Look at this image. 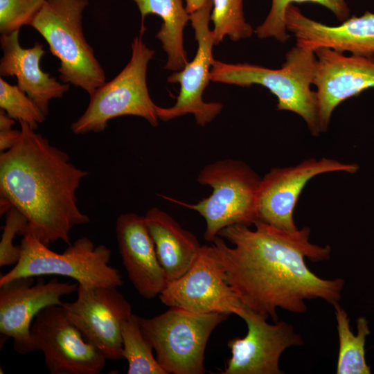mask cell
<instances>
[{
    "instance_id": "obj_20",
    "label": "cell",
    "mask_w": 374,
    "mask_h": 374,
    "mask_svg": "<svg viewBox=\"0 0 374 374\" xmlns=\"http://www.w3.org/2000/svg\"><path fill=\"white\" fill-rule=\"evenodd\" d=\"M145 219L168 283L179 278L197 258L202 247L199 240L171 215L157 207L149 209Z\"/></svg>"
},
{
    "instance_id": "obj_11",
    "label": "cell",
    "mask_w": 374,
    "mask_h": 374,
    "mask_svg": "<svg viewBox=\"0 0 374 374\" xmlns=\"http://www.w3.org/2000/svg\"><path fill=\"white\" fill-rule=\"evenodd\" d=\"M73 302H62L70 320L84 339L107 359H123L122 330L132 315V305L117 287L78 285Z\"/></svg>"
},
{
    "instance_id": "obj_15",
    "label": "cell",
    "mask_w": 374,
    "mask_h": 374,
    "mask_svg": "<svg viewBox=\"0 0 374 374\" xmlns=\"http://www.w3.org/2000/svg\"><path fill=\"white\" fill-rule=\"evenodd\" d=\"M247 335L228 341L231 357L221 374H281L279 366L283 353L292 346L303 344L302 337L284 321L269 323L267 318L249 310L242 318Z\"/></svg>"
},
{
    "instance_id": "obj_18",
    "label": "cell",
    "mask_w": 374,
    "mask_h": 374,
    "mask_svg": "<svg viewBox=\"0 0 374 374\" xmlns=\"http://www.w3.org/2000/svg\"><path fill=\"white\" fill-rule=\"evenodd\" d=\"M116 232L118 251L130 280L141 296L154 299L165 289L168 280L145 216L133 213L120 215Z\"/></svg>"
},
{
    "instance_id": "obj_25",
    "label": "cell",
    "mask_w": 374,
    "mask_h": 374,
    "mask_svg": "<svg viewBox=\"0 0 374 374\" xmlns=\"http://www.w3.org/2000/svg\"><path fill=\"white\" fill-rule=\"evenodd\" d=\"M311 2L329 9L340 21L350 15V9L346 0H272L271 7L263 23L255 30L260 39L273 37L285 43L290 37L285 25V12L289 5L293 3Z\"/></svg>"
},
{
    "instance_id": "obj_16",
    "label": "cell",
    "mask_w": 374,
    "mask_h": 374,
    "mask_svg": "<svg viewBox=\"0 0 374 374\" xmlns=\"http://www.w3.org/2000/svg\"><path fill=\"white\" fill-rule=\"evenodd\" d=\"M317 57L313 84L317 87L321 132L328 130L335 108L348 98L374 87V57L321 48Z\"/></svg>"
},
{
    "instance_id": "obj_22",
    "label": "cell",
    "mask_w": 374,
    "mask_h": 374,
    "mask_svg": "<svg viewBox=\"0 0 374 374\" xmlns=\"http://www.w3.org/2000/svg\"><path fill=\"white\" fill-rule=\"evenodd\" d=\"M335 308L337 330L339 338V353L336 373L337 374H370L371 370L366 359L365 344L371 330L364 317L357 320L355 335L350 325V318L339 303Z\"/></svg>"
},
{
    "instance_id": "obj_3",
    "label": "cell",
    "mask_w": 374,
    "mask_h": 374,
    "mask_svg": "<svg viewBox=\"0 0 374 374\" xmlns=\"http://www.w3.org/2000/svg\"><path fill=\"white\" fill-rule=\"evenodd\" d=\"M317 57L314 51L296 45L286 53L279 69L249 63L228 64L215 60L211 80L241 87L258 84L266 87L278 99L277 109L294 112L306 123L310 133L321 132L318 101L313 84Z\"/></svg>"
},
{
    "instance_id": "obj_30",
    "label": "cell",
    "mask_w": 374,
    "mask_h": 374,
    "mask_svg": "<svg viewBox=\"0 0 374 374\" xmlns=\"http://www.w3.org/2000/svg\"><path fill=\"white\" fill-rule=\"evenodd\" d=\"M15 124V119L8 116L6 112L1 109L0 110V130L12 129Z\"/></svg>"
},
{
    "instance_id": "obj_9",
    "label": "cell",
    "mask_w": 374,
    "mask_h": 374,
    "mask_svg": "<svg viewBox=\"0 0 374 374\" xmlns=\"http://www.w3.org/2000/svg\"><path fill=\"white\" fill-rule=\"evenodd\" d=\"M159 296L170 308L198 314H235L242 319L249 310L228 284L224 269L211 244L202 246L188 271L168 283Z\"/></svg>"
},
{
    "instance_id": "obj_2",
    "label": "cell",
    "mask_w": 374,
    "mask_h": 374,
    "mask_svg": "<svg viewBox=\"0 0 374 374\" xmlns=\"http://www.w3.org/2000/svg\"><path fill=\"white\" fill-rule=\"evenodd\" d=\"M19 122L18 141L0 154L1 199L27 218L26 235L47 246L57 240L69 245L71 229L90 222L76 195L88 172L27 123Z\"/></svg>"
},
{
    "instance_id": "obj_17",
    "label": "cell",
    "mask_w": 374,
    "mask_h": 374,
    "mask_svg": "<svg viewBox=\"0 0 374 374\" xmlns=\"http://www.w3.org/2000/svg\"><path fill=\"white\" fill-rule=\"evenodd\" d=\"M287 31L296 39V45L315 51L326 48L351 55L374 57V13L349 17L337 26H328L304 15L293 4L285 12Z\"/></svg>"
},
{
    "instance_id": "obj_4",
    "label": "cell",
    "mask_w": 374,
    "mask_h": 374,
    "mask_svg": "<svg viewBox=\"0 0 374 374\" xmlns=\"http://www.w3.org/2000/svg\"><path fill=\"white\" fill-rule=\"evenodd\" d=\"M88 5V0H46L30 26L59 59L60 80L90 96L106 82V78L83 33L82 13Z\"/></svg>"
},
{
    "instance_id": "obj_6",
    "label": "cell",
    "mask_w": 374,
    "mask_h": 374,
    "mask_svg": "<svg viewBox=\"0 0 374 374\" xmlns=\"http://www.w3.org/2000/svg\"><path fill=\"white\" fill-rule=\"evenodd\" d=\"M141 36L134 37L132 56L124 69L90 95L85 112L71 125L74 134L103 132L109 121L127 115L142 117L153 127L159 125V106L150 98L146 80L148 65L155 52Z\"/></svg>"
},
{
    "instance_id": "obj_21",
    "label": "cell",
    "mask_w": 374,
    "mask_h": 374,
    "mask_svg": "<svg viewBox=\"0 0 374 374\" xmlns=\"http://www.w3.org/2000/svg\"><path fill=\"white\" fill-rule=\"evenodd\" d=\"M137 6L141 17V35L145 31L144 20L150 14L162 19L156 37L167 53L165 69L181 71L188 62L184 47V29L190 20V15L184 7L182 0H132Z\"/></svg>"
},
{
    "instance_id": "obj_8",
    "label": "cell",
    "mask_w": 374,
    "mask_h": 374,
    "mask_svg": "<svg viewBox=\"0 0 374 374\" xmlns=\"http://www.w3.org/2000/svg\"><path fill=\"white\" fill-rule=\"evenodd\" d=\"M230 314H198L170 307L152 318L140 317L143 335L168 374H203L207 342L215 328Z\"/></svg>"
},
{
    "instance_id": "obj_28",
    "label": "cell",
    "mask_w": 374,
    "mask_h": 374,
    "mask_svg": "<svg viewBox=\"0 0 374 374\" xmlns=\"http://www.w3.org/2000/svg\"><path fill=\"white\" fill-rule=\"evenodd\" d=\"M28 221L16 208L11 207L6 213V222L0 242V267L15 265L19 261L21 248L14 244L15 236H24L27 233Z\"/></svg>"
},
{
    "instance_id": "obj_5",
    "label": "cell",
    "mask_w": 374,
    "mask_h": 374,
    "mask_svg": "<svg viewBox=\"0 0 374 374\" xmlns=\"http://www.w3.org/2000/svg\"><path fill=\"white\" fill-rule=\"evenodd\" d=\"M197 182L212 188L195 204L169 199L198 213L206 222L204 238L212 242L225 227L251 226L258 220L257 200L261 177L245 162L232 159L205 166Z\"/></svg>"
},
{
    "instance_id": "obj_14",
    "label": "cell",
    "mask_w": 374,
    "mask_h": 374,
    "mask_svg": "<svg viewBox=\"0 0 374 374\" xmlns=\"http://www.w3.org/2000/svg\"><path fill=\"white\" fill-rule=\"evenodd\" d=\"M358 169L357 164L325 157L310 158L295 166L271 169L261 178L257 200L258 220L285 231H296L299 228L294 219V208L311 179L331 172L353 174Z\"/></svg>"
},
{
    "instance_id": "obj_12",
    "label": "cell",
    "mask_w": 374,
    "mask_h": 374,
    "mask_svg": "<svg viewBox=\"0 0 374 374\" xmlns=\"http://www.w3.org/2000/svg\"><path fill=\"white\" fill-rule=\"evenodd\" d=\"M211 10L212 0H209L201 8L190 14L197 43V52L193 60L183 69L168 78V82L179 83L180 89L173 106L158 107V117L162 121L192 114L197 124L204 126L211 123L223 108L219 102L207 103L203 100V93L211 81V71L215 61L213 57L214 39L208 26Z\"/></svg>"
},
{
    "instance_id": "obj_19",
    "label": "cell",
    "mask_w": 374,
    "mask_h": 374,
    "mask_svg": "<svg viewBox=\"0 0 374 374\" xmlns=\"http://www.w3.org/2000/svg\"><path fill=\"white\" fill-rule=\"evenodd\" d=\"M19 30H16L1 35L3 57L0 61V75L15 76L18 87L47 116L50 100L62 98L70 84H62L44 72L39 66L45 53L43 44L37 42L33 46L24 48L19 43Z\"/></svg>"
},
{
    "instance_id": "obj_13",
    "label": "cell",
    "mask_w": 374,
    "mask_h": 374,
    "mask_svg": "<svg viewBox=\"0 0 374 374\" xmlns=\"http://www.w3.org/2000/svg\"><path fill=\"white\" fill-rule=\"evenodd\" d=\"M79 284L48 282L42 276L19 278L0 285V332L13 340L15 351L26 355L35 350L30 334L32 321L44 308L61 305V299L77 292Z\"/></svg>"
},
{
    "instance_id": "obj_31",
    "label": "cell",
    "mask_w": 374,
    "mask_h": 374,
    "mask_svg": "<svg viewBox=\"0 0 374 374\" xmlns=\"http://www.w3.org/2000/svg\"><path fill=\"white\" fill-rule=\"evenodd\" d=\"M209 0H186V9L190 15L204 6Z\"/></svg>"
},
{
    "instance_id": "obj_1",
    "label": "cell",
    "mask_w": 374,
    "mask_h": 374,
    "mask_svg": "<svg viewBox=\"0 0 374 374\" xmlns=\"http://www.w3.org/2000/svg\"><path fill=\"white\" fill-rule=\"evenodd\" d=\"M253 225L225 227L211 242L228 284L247 308L276 322L278 308L300 314L307 300L339 303L344 279L322 278L305 262L328 260L329 245L312 243L308 226L288 231L259 220Z\"/></svg>"
},
{
    "instance_id": "obj_26",
    "label": "cell",
    "mask_w": 374,
    "mask_h": 374,
    "mask_svg": "<svg viewBox=\"0 0 374 374\" xmlns=\"http://www.w3.org/2000/svg\"><path fill=\"white\" fill-rule=\"evenodd\" d=\"M0 107L10 118L27 123L33 129L45 120L46 115L18 85H12L0 78Z\"/></svg>"
},
{
    "instance_id": "obj_29",
    "label": "cell",
    "mask_w": 374,
    "mask_h": 374,
    "mask_svg": "<svg viewBox=\"0 0 374 374\" xmlns=\"http://www.w3.org/2000/svg\"><path fill=\"white\" fill-rule=\"evenodd\" d=\"M21 135V130H0V150L1 152L12 148L18 141Z\"/></svg>"
},
{
    "instance_id": "obj_24",
    "label": "cell",
    "mask_w": 374,
    "mask_h": 374,
    "mask_svg": "<svg viewBox=\"0 0 374 374\" xmlns=\"http://www.w3.org/2000/svg\"><path fill=\"white\" fill-rule=\"evenodd\" d=\"M212 33L215 45L228 36L233 42L250 37L255 30L248 24L243 12V0H212Z\"/></svg>"
},
{
    "instance_id": "obj_7",
    "label": "cell",
    "mask_w": 374,
    "mask_h": 374,
    "mask_svg": "<svg viewBox=\"0 0 374 374\" xmlns=\"http://www.w3.org/2000/svg\"><path fill=\"white\" fill-rule=\"evenodd\" d=\"M17 263L0 277V285L14 279L58 275L71 278L84 287H120L119 271L109 265L111 251L103 244L95 247L87 237L77 239L65 251L56 253L30 234L23 236Z\"/></svg>"
},
{
    "instance_id": "obj_23",
    "label": "cell",
    "mask_w": 374,
    "mask_h": 374,
    "mask_svg": "<svg viewBox=\"0 0 374 374\" xmlns=\"http://www.w3.org/2000/svg\"><path fill=\"white\" fill-rule=\"evenodd\" d=\"M122 344L123 358L128 363L127 374H168L154 356L138 315L132 314L123 325Z\"/></svg>"
},
{
    "instance_id": "obj_10",
    "label": "cell",
    "mask_w": 374,
    "mask_h": 374,
    "mask_svg": "<svg viewBox=\"0 0 374 374\" xmlns=\"http://www.w3.org/2000/svg\"><path fill=\"white\" fill-rule=\"evenodd\" d=\"M30 334L51 374H98L105 365L107 359L84 339L61 305L42 310L33 320Z\"/></svg>"
},
{
    "instance_id": "obj_27",
    "label": "cell",
    "mask_w": 374,
    "mask_h": 374,
    "mask_svg": "<svg viewBox=\"0 0 374 374\" xmlns=\"http://www.w3.org/2000/svg\"><path fill=\"white\" fill-rule=\"evenodd\" d=\"M46 0H0V33L19 30L30 26Z\"/></svg>"
}]
</instances>
